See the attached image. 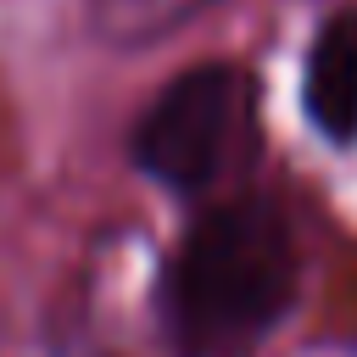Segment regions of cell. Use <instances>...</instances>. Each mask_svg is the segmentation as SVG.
Segmentation results:
<instances>
[{
	"instance_id": "3",
	"label": "cell",
	"mask_w": 357,
	"mask_h": 357,
	"mask_svg": "<svg viewBox=\"0 0 357 357\" xmlns=\"http://www.w3.org/2000/svg\"><path fill=\"white\" fill-rule=\"evenodd\" d=\"M301 106L329 145L357 139V11H340L318 28L301 73Z\"/></svg>"
},
{
	"instance_id": "2",
	"label": "cell",
	"mask_w": 357,
	"mask_h": 357,
	"mask_svg": "<svg viewBox=\"0 0 357 357\" xmlns=\"http://www.w3.org/2000/svg\"><path fill=\"white\" fill-rule=\"evenodd\" d=\"M251 106H257V89L240 67L201 61L156 89V100L139 112L128 134V156L151 184L173 195H206L251 151V134H257Z\"/></svg>"
},
{
	"instance_id": "1",
	"label": "cell",
	"mask_w": 357,
	"mask_h": 357,
	"mask_svg": "<svg viewBox=\"0 0 357 357\" xmlns=\"http://www.w3.org/2000/svg\"><path fill=\"white\" fill-rule=\"evenodd\" d=\"M301 245L273 195H229L190 218L156 273V329L167 357H257L290 318Z\"/></svg>"
},
{
	"instance_id": "4",
	"label": "cell",
	"mask_w": 357,
	"mask_h": 357,
	"mask_svg": "<svg viewBox=\"0 0 357 357\" xmlns=\"http://www.w3.org/2000/svg\"><path fill=\"white\" fill-rule=\"evenodd\" d=\"M229 0H89V28L95 39L117 45V50H139L156 39H173L178 28H190L195 17L218 11Z\"/></svg>"
}]
</instances>
